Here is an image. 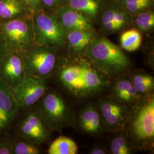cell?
Here are the masks:
<instances>
[{
  "instance_id": "1",
  "label": "cell",
  "mask_w": 154,
  "mask_h": 154,
  "mask_svg": "<svg viewBox=\"0 0 154 154\" xmlns=\"http://www.w3.org/2000/svg\"><path fill=\"white\" fill-rule=\"evenodd\" d=\"M77 55L58 62V78L66 90L80 98L98 93L106 88L108 81L87 57Z\"/></svg>"
},
{
  "instance_id": "2",
  "label": "cell",
  "mask_w": 154,
  "mask_h": 154,
  "mask_svg": "<svg viewBox=\"0 0 154 154\" xmlns=\"http://www.w3.org/2000/svg\"><path fill=\"white\" fill-rule=\"evenodd\" d=\"M102 74L116 76L131 66L129 58L121 48L109 39L97 36L82 53Z\"/></svg>"
},
{
  "instance_id": "3",
  "label": "cell",
  "mask_w": 154,
  "mask_h": 154,
  "mask_svg": "<svg viewBox=\"0 0 154 154\" xmlns=\"http://www.w3.org/2000/svg\"><path fill=\"white\" fill-rule=\"evenodd\" d=\"M32 16L0 21V32L5 40L8 53L22 54L35 44Z\"/></svg>"
},
{
  "instance_id": "4",
  "label": "cell",
  "mask_w": 154,
  "mask_h": 154,
  "mask_svg": "<svg viewBox=\"0 0 154 154\" xmlns=\"http://www.w3.org/2000/svg\"><path fill=\"white\" fill-rule=\"evenodd\" d=\"M22 55L26 76L46 79L56 70L58 57L55 47L35 44Z\"/></svg>"
},
{
  "instance_id": "5",
  "label": "cell",
  "mask_w": 154,
  "mask_h": 154,
  "mask_svg": "<svg viewBox=\"0 0 154 154\" xmlns=\"http://www.w3.org/2000/svg\"><path fill=\"white\" fill-rule=\"evenodd\" d=\"M38 102L35 109L50 131H61L72 124L70 111L58 94L46 93Z\"/></svg>"
},
{
  "instance_id": "6",
  "label": "cell",
  "mask_w": 154,
  "mask_h": 154,
  "mask_svg": "<svg viewBox=\"0 0 154 154\" xmlns=\"http://www.w3.org/2000/svg\"><path fill=\"white\" fill-rule=\"evenodd\" d=\"M35 44L55 48L66 44V32L55 14L42 9L32 16Z\"/></svg>"
},
{
  "instance_id": "7",
  "label": "cell",
  "mask_w": 154,
  "mask_h": 154,
  "mask_svg": "<svg viewBox=\"0 0 154 154\" xmlns=\"http://www.w3.org/2000/svg\"><path fill=\"white\" fill-rule=\"evenodd\" d=\"M21 112L14 122L11 130L13 133L32 143L41 145L48 142L51 137V131L46 126L36 109H26Z\"/></svg>"
},
{
  "instance_id": "8",
  "label": "cell",
  "mask_w": 154,
  "mask_h": 154,
  "mask_svg": "<svg viewBox=\"0 0 154 154\" xmlns=\"http://www.w3.org/2000/svg\"><path fill=\"white\" fill-rule=\"evenodd\" d=\"M130 131L133 139L143 148L153 146L154 139V100H147L139 107L132 118Z\"/></svg>"
},
{
  "instance_id": "9",
  "label": "cell",
  "mask_w": 154,
  "mask_h": 154,
  "mask_svg": "<svg viewBox=\"0 0 154 154\" xmlns=\"http://www.w3.org/2000/svg\"><path fill=\"white\" fill-rule=\"evenodd\" d=\"M46 79L26 76L17 86L11 88L12 93L21 110L30 109L46 93Z\"/></svg>"
},
{
  "instance_id": "10",
  "label": "cell",
  "mask_w": 154,
  "mask_h": 154,
  "mask_svg": "<svg viewBox=\"0 0 154 154\" xmlns=\"http://www.w3.org/2000/svg\"><path fill=\"white\" fill-rule=\"evenodd\" d=\"M98 108L103 123L111 131H121L125 128L128 119L125 103L115 98H105L99 100Z\"/></svg>"
},
{
  "instance_id": "11",
  "label": "cell",
  "mask_w": 154,
  "mask_h": 154,
  "mask_svg": "<svg viewBox=\"0 0 154 154\" xmlns=\"http://www.w3.org/2000/svg\"><path fill=\"white\" fill-rule=\"evenodd\" d=\"M20 112L11 88L0 78V134L11 131Z\"/></svg>"
},
{
  "instance_id": "12",
  "label": "cell",
  "mask_w": 154,
  "mask_h": 154,
  "mask_svg": "<svg viewBox=\"0 0 154 154\" xmlns=\"http://www.w3.org/2000/svg\"><path fill=\"white\" fill-rule=\"evenodd\" d=\"M26 77L22 54L8 53L0 63V78L11 88H14Z\"/></svg>"
},
{
  "instance_id": "13",
  "label": "cell",
  "mask_w": 154,
  "mask_h": 154,
  "mask_svg": "<svg viewBox=\"0 0 154 154\" xmlns=\"http://www.w3.org/2000/svg\"><path fill=\"white\" fill-rule=\"evenodd\" d=\"M54 14L65 32L76 30H95L92 22L69 6L59 9Z\"/></svg>"
},
{
  "instance_id": "14",
  "label": "cell",
  "mask_w": 154,
  "mask_h": 154,
  "mask_svg": "<svg viewBox=\"0 0 154 154\" xmlns=\"http://www.w3.org/2000/svg\"><path fill=\"white\" fill-rule=\"evenodd\" d=\"M78 122L83 131L89 134H98L103 129L102 116L93 106H88L80 112Z\"/></svg>"
},
{
  "instance_id": "15",
  "label": "cell",
  "mask_w": 154,
  "mask_h": 154,
  "mask_svg": "<svg viewBox=\"0 0 154 154\" xmlns=\"http://www.w3.org/2000/svg\"><path fill=\"white\" fill-rule=\"evenodd\" d=\"M107 0H68L67 6L79 11L93 23L98 22Z\"/></svg>"
},
{
  "instance_id": "16",
  "label": "cell",
  "mask_w": 154,
  "mask_h": 154,
  "mask_svg": "<svg viewBox=\"0 0 154 154\" xmlns=\"http://www.w3.org/2000/svg\"><path fill=\"white\" fill-rule=\"evenodd\" d=\"M95 30H76L66 32V44L77 54H82L96 37Z\"/></svg>"
},
{
  "instance_id": "17",
  "label": "cell",
  "mask_w": 154,
  "mask_h": 154,
  "mask_svg": "<svg viewBox=\"0 0 154 154\" xmlns=\"http://www.w3.org/2000/svg\"><path fill=\"white\" fill-rule=\"evenodd\" d=\"M32 15L20 0H0V21Z\"/></svg>"
},
{
  "instance_id": "18",
  "label": "cell",
  "mask_w": 154,
  "mask_h": 154,
  "mask_svg": "<svg viewBox=\"0 0 154 154\" xmlns=\"http://www.w3.org/2000/svg\"><path fill=\"white\" fill-rule=\"evenodd\" d=\"M78 147L70 138L60 136L50 144L48 151L49 154H76Z\"/></svg>"
},
{
  "instance_id": "19",
  "label": "cell",
  "mask_w": 154,
  "mask_h": 154,
  "mask_svg": "<svg viewBox=\"0 0 154 154\" xmlns=\"http://www.w3.org/2000/svg\"><path fill=\"white\" fill-rule=\"evenodd\" d=\"M142 42V33L136 28L127 30L120 37V44L123 49L129 52L138 50Z\"/></svg>"
},
{
  "instance_id": "20",
  "label": "cell",
  "mask_w": 154,
  "mask_h": 154,
  "mask_svg": "<svg viewBox=\"0 0 154 154\" xmlns=\"http://www.w3.org/2000/svg\"><path fill=\"white\" fill-rule=\"evenodd\" d=\"M153 9L142 11L132 17V24L141 33H148L154 28Z\"/></svg>"
},
{
  "instance_id": "21",
  "label": "cell",
  "mask_w": 154,
  "mask_h": 154,
  "mask_svg": "<svg viewBox=\"0 0 154 154\" xmlns=\"http://www.w3.org/2000/svg\"><path fill=\"white\" fill-rule=\"evenodd\" d=\"M132 17L142 11L153 9L154 0H116Z\"/></svg>"
},
{
  "instance_id": "22",
  "label": "cell",
  "mask_w": 154,
  "mask_h": 154,
  "mask_svg": "<svg viewBox=\"0 0 154 154\" xmlns=\"http://www.w3.org/2000/svg\"><path fill=\"white\" fill-rule=\"evenodd\" d=\"M13 154H39V145L32 143L26 139L12 134Z\"/></svg>"
},
{
  "instance_id": "23",
  "label": "cell",
  "mask_w": 154,
  "mask_h": 154,
  "mask_svg": "<svg viewBox=\"0 0 154 154\" xmlns=\"http://www.w3.org/2000/svg\"><path fill=\"white\" fill-rule=\"evenodd\" d=\"M131 82L140 95L146 96L154 90V77L149 74H136L133 75Z\"/></svg>"
},
{
  "instance_id": "24",
  "label": "cell",
  "mask_w": 154,
  "mask_h": 154,
  "mask_svg": "<svg viewBox=\"0 0 154 154\" xmlns=\"http://www.w3.org/2000/svg\"><path fill=\"white\" fill-rule=\"evenodd\" d=\"M110 149L113 154H130L134 152L132 145L122 135L116 137L111 140Z\"/></svg>"
},
{
  "instance_id": "25",
  "label": "cell",
  "mask_w": 154,
  "mask_h": 154,
  "mask_svg": "<svg viewBox=\"0 0 154 154\" xmlns=\"http://www.w3.org/2000/svg\"><path fill=\"white\" fill-rule=\"evenodd\" d=\"M0 154H13V139L11 131L0 134Z\"/></svg>"
},
{
  "instance_id": "26",
  "label": "cell",
  "mask_w": 154,
  "mask_h": 154,
  "mask_svg": "<svg viewBox=\"0 0 154 154\" xmlns=\"http://www.w3.org/2000/svg\"><path fill=\"white\" fill-rule=\"evenodd\" d=\"M68 0H41L42 9L45 11L55 13L61 8L67 5Z\"/></svg>"
},
{
  "instance_id": "27",
  "label": "cell",
  "mask_w": 154,
  "mask_h": 154,
  "mask_svg": "<svg viewBox=\"0 0 154 154\" xmlns=\"http://www.w3.org/2000/svg\"><path fill=\"white\" fill-rule=\"evenodd\" d=\"M33 14L42 9L41 0H20Z\"/></svg>"
},
{
  "instance_id": "28",
  "label": "cell",
  "mask_w": 154,
  "mask_h": 154,
  "mask_svg": "<svg viewBox=\"0 0 154 154\" xmlns=\"http://www.w3.org/2000/svg\"><path fill=\"white\" fill-rule=\"evenodd\" d=\"M8 53L5 40L2 34L0 32V63Z\"/></svg>"
},
{
  "instance_id": "29",
  "label": "cell",
  "mask_w": 154,
  "mask_h": 154,
  "mask_svg": "<svg viewBox=\"0 0 154 154\" xmlns=\"http://www.w3.org/2000/svg\"><path fill=\"white\" fill-rule=\"evenodd\" d=\"M106 153V152L105 151V149L99 147H95L90 152V154H105Z\"/></svg>"
}]
</instances>
